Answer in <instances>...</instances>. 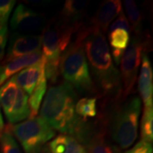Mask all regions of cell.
<instances>
[{
	"mask_svg": "<svg viewBox=\"0 0 153 153\" xmlns=\"http://www.w3.org/2000/svg\"><path fill=\"white\" fill-rule=\"evenodd\" d=\"M42 45V37L34 34L13 33L10 38L5 58L3 64L10 60L39 51Z\"/></svg>",
	"mask_w": 153,
	"mask_h": 153,
	"instance_id": "cell-10",
	"label": "cell"
},
{
	"mask_svg": "<svg viewBox=\"0 0 153 153\" xmlns=\"http://www.w3.org/2000/svg\"><path fill=\"white\" fill-rule=\"evenodd\" d=\"M96 98H82L76 103L75 111L76 115L82 119L94 117L97 114Z\"/></svg>",
	"mask_w": 153,
	"mask_h": 153,
	"instance_id": "cell-20",
	"label": "cell"
},
{
	"mask_svg": "<svg viewBox=\"0 0 153 153\" xmlns=\"http://www.w3.org/2000/svg\"><path fill=\"white\" fill-rule=\"evenodd\" d=\"M44 64L45 60L42 56V59L36 64L28 66L12 76L17 85L27 94H31L33 93L34 88L38 85L41 76L44 72Z\"/></svg>",
	"mask_w": 153,
	"mask_h": 153,
	"instance_id": "cell-12",
	"label": "cell"
},
{
	"mask_svg": "<svg viewBox=\"0 0 153 153\" xmlns=\"http://www.w3.org/2000/svg\"><path fill=\"white\" fill-rule=\"evenodd\" d=\"M4 128V123L3 117H2V113H1V110H0V134H2Z\"/></svg>",
	"mask_w": 153,
	"mask_h": 153,
	"instance_id": "cell-28",
	"label": "cell"
},
{
	"mask_svg": "<svg viewBox=\"0 0 153 153\" xmlns=\"http://www.w3.org/2000/svg\"><path fill=\"white\" fill-rule=\"evenodd\" d=\"M5 129L19 140L25 153H40L44 145L55 135V130L40 117L7 126Z\"/></svg>",
	"mask_w": 153,
	"mask_h": 153,
	"instance_id": "cell-5",
	"label": "cell"
},
{
	"mask_svg": "<svg viewBox=\"0 0 153 153\" xmlns=\"http://www.w3.org/2000/svg\"><path fill=\"white\" fill-rule=\"evenodd\" d=\"M86 143L88 153H121L120 149L111 144L101 134L91 135Z\"/></svg>",
	"mask_w": 153,
	"mask_h": 153,
	"instance_id": "cell-18",
	"label": "cell"
},
{
	"mask_svg": "<svg viewBox=\"0 0 153 153\" xmlns=\"http://www.w3.org/2000/svg\"><path fill=\"white\" fill-rule=\"evenodd\" d=\"M0 105L10 124L30 117L28 96L13 77L0 86Z\"/></svg>",
	"mask_w": 153,
	"mask_h": 153,
	"instance_id": "cell-7",
	"label": "cell"
},
{
	"mask_svg": "<svg viewBox=\"0 0 153 153\" xmlns=\"http://www.w3.org/2000/svg\"><path fill=\"white\" fill-rule=\"evenodd\" d=\"M140 72L138 80V89L140 94L145 108L152 107L153 72L151 61L146 55H142Z\"/></svg>",
	"mask_w": 153,
	"mask_h": 153,
	"instance_id": "cell-13",
	"label": "cell"
},
{
	"mask_svg": "<svg viewBox=\"0 0 153 153\" xmlns=\"http://www.w3.org/2000/svg\"><path fill=\"white\" fill-rule=\"evenodd\" d=\"M76 94L69 83L52 86L46 93L40 117L53 129L77 136L83 123L76 113Z\"/></svg>",
	"mask_w": 153,
	"mask_h": 153,
	"instance_id": "cell-2",
	"label": "cell"
},
{
	"mask_svg": "<svg viewBox=\"0 0 153 153\" xmlns=\"http://www.w3.org/2000/svg\"><path fill=\"white\" fill-rule=\"evenodd\" d=\"M144 43L140 38H133L125 49L120 61V99L125 100L134 89L139 66L140 65Z\"/></svg>",
	"mask_w": 153,
	"mask_h": 153,
	"instance_id": "cell-8",
	"label": "cell"
},
{
	"mask_svg": "<svg viewBox=\"0 0 153 153\" xmlns=\"http://www.w3.org/2000/svg\"><path fill=\"white\" fill-rule=\"evenodd\" d=\"M0 152L1 153H22L16 139L5 128L0 134Z\"/></svg>",
	"mask_w": 153,
	"mask_h": 153,
	"instance_id": "cell-23",
	"label": "cell"
},
{
	"mask_svg": "<svg viewBox=\"0 0 153 153\" xmlns=\"http://www.w3.org/2000/svg\"><path fill=\"white\" fill-rule=\"evenodd\" d=\"M109 44L111 49L125 51L130 41L129 33L123 29H117L108 33Z\"/></svg>",
	"mask_w": 153,
	"mask_h": 153,
	"instance_id": "cell-21",
	"label": "cell"
},
{
	"mask_svg": "<svg viewBox=\"0 0 153 153\" xmlns=\"http://www.w3.org/2000/svg\"><path fill=\"white\" fill-rule=\"evenodd\" d=\"M43 32L41 48L45 63L60 65V56L69 46L76 30L60 22L46 26Z\"/></svg>",
	"mask_w": 153,
	"mask_h": 153,
	"instance_id": "cell-6",
	"label": "cell"
},
{
	"mask_svg": "<svg viewBox=\"0 0 153 153\" xmlns=\"http://www.w3.org/2000/svg\"><path fill=\"white\" fill-rule=\"evenodd\" d=\"M47 89V79L45 77V72L43 73L38 85L34 88L33 93L30 94L28 98V105L30 109V118L37 117L41 102L44 99V96Z\"/></svg>",
	"mask_w": 153,
	"mask_h": 153,
	"instance_id": "cell-17",
	"label": "cell"
},
{
	"mask_svg": "<svg viewBox=\"0 0 153 153\" xmlns=\"http://www.w3.org/2000/svg\"><path fill=\"white\" fill-rule=\"evenodd\" d=\"M125 153H152V146L151 143L140 140Z\"/></svg>",
	"mask_w": 153,
	"mask_h": 153,
	"instance_id": "cell-26",
	"label": "cell"
},
{
	"mask_svg": "<svg viewBox=\"0 0 153 153\" xmlns=\"http://www.w3.org/2000/svg\"><path fill=\"white\" fill-rule=\"evenodd\" d=\"M46 26L47 19L43 14L22 4L16 6L10 20L11 29L21 34L38 33L44 30Z\"/></svg>",
	"mask_w": 153,
	"mask_h": 153,
	"instance_id": "cell-9",
	"label": "cell"
},
{
	"mask_svg": "<svg viewBox=\"0 0 153 153\" xmlns=\"http://www.w3.org/2000/svg\"><path fill=\"white\" fill-rule=\"evenodd\" d=\"M7 38H8L7 25L0 27V61L4 60V57L6 44H7Z\"/></svg>",
	"mask_w": 153,
	"mask_h": 153,
	"instance_id": "cell-27",
	"label": "cell"
},
{
	"mask_svg": "<svg viewBox=\"0 0 153 153\" xmlns=\"http://www.w3.org/2000/svg\"><path fill=\"white\" fill-rule=\"evenodd\" d=\"M76 37L82 41L97 93L120 99V74L115 67L104 34L90 26L79 30Z\"/></svg>",
	"mask_w": 153,
	"mask_h": 153,
	"instance_id": "cell-1",
	"label": "cell"
},
{
	"mask_svg": "<svg viewBox=\"0 0 153 153\" xmlns=\"http://www.w3.org/2000/svg\"><path fill=\"white\" fill-rule=\"evenodd\" d=\"M117 29H123V30L127 31L128 33L131 32L130 25H129V23L128 22L127 17L125 16L123 12H122L114 22L111 24V26H110L109 27V33L114 31V30H117Z\"/></svg>",
	"mask_w": 153,
	"mask_h": 153,
	"instance_id": "cell-25",
	"label": "cell"
},
{
	"mask_svg": "<svg viewBox=\"0 0 153 153\" xmlns=\"http://www.w3.org/2000/svg\"><path fill=\"white\" fill-rule=\"evenodd\" d=\"M44 153H51V152H45Z\"/></svg>",
	"mask_w": 153,
	"mask_h": 153,
	"instance_id": "cell-29",
	"label": "cell"
},
{
	"mask_svg": "<svg viewBox=\"0 0 153 153\" xmlns=\"http://www.w3.org/2000/svg\"><path fill=\"white\" fill-rule=\"evenodd\" d=\"M59 71L66 82L78 92L84 94L97 93L89 72L82 41L77 37L60 56Z\"/></svg>",
	"mask_w": 153,
	"mask_h": 153,
	"instance_id": "cell-3",
	"label": "cell"
},
{
	"mask_svg": "<svg viewBox=\"0 0 153 153\" xmlns=\"http://www.w3.org/2000/svg\"><path fill=\"white\" fill-rule=\"evenodd\" d=\"M123 4L125 7L128 19L130 22L129 25H131L130 27L133 28L134 32L136 34H139L142 29V16H141L140 11L138 9V6L134 1L125 0L123 1Z\"/></svg>",
	"mask_w": 153,
	"mask_h": 153,
	"instance_id": "cell-19",
	"label": "cell"
},
{
	"mask_svg": "<svg viewBox=\"0 0 153 153\" xmlns=\"http://www.w3.org/2000/svg\"><path fill=\"white\" fill-rule=\"evenodd\" d=\"M86 0H68L66 1L61 10V21L63 24L77 30L80 27V22L85 15L88 5Z\"/></svg>",
	"mask_w": 153,
	"mask_h": 153,
	"instance_id": "cell-15",
	"label": "cell"
},
{
	"mask_svg": "<svg viewBox=\"0 0 153 153\" xmlns=\"http://www.w3.org/2000/svg\"><path fill=\"white\" fill-rule=\"evenodd\" d=\"M117 107L110 123L111 140L119 149L131 146L137 138L139 117L141 111V100L132 96Z\"/></svg>",
	"mask_w": 153,
	"mask_h": 153,
	"instance_id": "cell-4",
	"label": "cell"
},
{
	"mask_svg": "<svg viewBox=\"0 0 153 153\" xmlns=\"http://www.w3.org/2000/svg\"><path fill=\"white\" fill-rule=\"evenodd\" d=\"M141 140L151 143L153 140V108H145L140 125Z\"/></svg>",
	"mask_w": 153,
	"mask_h": 153,
	"instance_id": "cell-22",
	"label": "cell"
},
{
	"mask_svg": "<svg viewBox=\"0 0 153 153\" xmlns=\"http://www.w3.org/2000/svg\"><path fill=\"white\" fill-rule=\"evenodd\" d=\"M41 59L42 52L39 50L2 64V66H0V86L9 80L11 76L16 75L28 66L36 64Z\"/></svg>",
	"mask_w": 153,
	"mask_h": 153,
	"instance_id": "cell-14",
	"label": "cell"
},
{
	"mask_svg": "<svg viewBox=\"0 0 153 153\" xmlns=\"http://www.w3.org/2000/svg\"><path fill=\"white\" fill-rule=\"evenodd\" d=\"M123 12L122 2L119 0H106L100 4L92 20L91 27L104 33L116 17Z\"/></svg>",
	"mask_w": 153,
	"mask_h": 153,
	"instance_id": "cell-11",
	"label": "cell"
},
{
	"mask_svg": "<svg viewBox=\"0 0 153 153\" xmlns=\"http://www.w3.org/2000/svg\"><path fill=\"white\" fill-rule=\"evenodd\" d=\"M15 4L13 0H0V27L6 26Z\"/></svg>",
	"mask_w": 153,
	"mask_h": 153,
	"instance_id": "cell-24",
	"label": "cell"
},
{
	"mask_svg": "<svg viewBox=\"0 0 153 153\" xmlns=\"http://www.w3.org/2000/svg\"><path fill=\"white\" fill-rule=\"evenodd\" d=\"M51 153H86V150L75 137L60 134L49 144Z\"/></svg>",
	"mask_w": 153,
	"mask_h": 153,
	"instance_id": "cell-16",
	"label": "cell"
}]
</instances>
